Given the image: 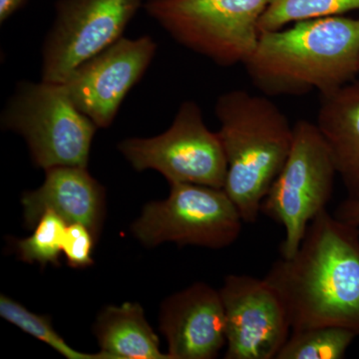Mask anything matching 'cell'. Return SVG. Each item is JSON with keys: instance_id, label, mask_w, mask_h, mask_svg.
<instances>
[{"instance_id": "obj_1", "label": "cell", "mask_w": 359, "mask_h": 359, "mask_svg": "<svg viewBox=\"0 0 359 359\" xmlns=\"http://www.w3.org/2000/svg\"><path fill=\"white\" fill-rule=\"evenodd\" d=\"M264 280L280 297L292 330L339 327L359 337V229L327 211L309 224L294 256Z\"/></svg>"}, {"instance_id": "obj_2", "label": "cell", "mask_w": 359, "mask_h": 359, "mask_svg": "<svg viewBox=\"0 0 359 359\" xmlns=\"http://www.w3.org/2000/svg\"><path fill=\"white\" fill-rule=\"evenodd\" d=\"M244 65L268 95L330 93L359 72V18L330 16L261 32Z\"/></svg>"}, {"instance_id": "obj_3", "label": "cell", "mask_w": 359, "mask_h": 359, "mask_svg": "<svg viewBox=\"0 0 359 359\" xmlns=\"http://www.w3.org/2000/svg\"><path fill=\"white\" fill-rule=\"evenodd\" d=\"M217 132L228 172L224 190L245 223H255L262 202L292 149L294 126L273 101L245 90L219 97Z\"/></svg>"}, {"instance_id": "obj_4", "label": "cell", "mask_w": 359, "mask_h": 359, "mask_svg": "<svg viewBox=\"0 0 359 359\" xmlns=\"http://www.w3.org/2000/svg\"><path fill=\"white\" fill-rule=\"evenodd\" d=\"M2 129L23 137L35 166L87 168L98 127L77 109L62 83L20 82L1 115Z\"/></svg>"}, {"instance_id": "obj_5", "label": "cell", "mask_w": 359, "mask_h": 359, "mask_svg": "<svg viewBox=\"0 0 359 359\" xmlns=\"http://www.w3.org/2000/svg\"><path fill=\"white\" fill-rule=\"evenodd\" d=\"M271 0H147L144 9L178 43L224 67L250 58Z\"/></svg>"}, {"instance_id": "obj_6", "label": "cell", "mask_w": 359, "mask_h": 359, "mask_svg": "<svg viewBox=\"0 0 359 359\" xmlns=\"http://www.w3.org/2000/svg\"><path fill=\"white\" fill-rule=\"evenodd\" d=\"M337 175L318 125L306 120L295 123L289 157L261 205L262 214L283 226L282 257L294 256L311 222L327 209Z\"/></svg>"}, {"instance_id": "obj_7", "label": "cell", "mask_w": 359, "mask_h": 359, "mask_svg": "<svg viewBox=\"0 0 359 359\" xmlns=\"http://www.w3.org/2000/svg\"><path fill=\"white\" fill-rule=\"evenodd\" d=\"M167 199L149 203L132 226L147 247L163 243L224 249L240 237L243 218L224 189L174 183Z\"/></svg>"}, {"instance_id": "obj_8", "label": "cell", "mask_w": 359, "mask_h": 359, "mask_svg": "<svg viewBox=\"0 0 359 359\" xmlns=\"http://www.w3.org/2000/svg\"><path fill=\"white\" fill-rule=\"evenodd\" d=\"M136 171L155 170L170 184L188 183L224 189L226 164L217 132L208 128L199 105L185 101L171 127L152 138H128L118 145Z\"/></svg>"}, {"instance_id": "obj_9", "label": "cell", "mask_w": 359, "mask_h": 359, "mask_svg": "<svg viewBox=\"0 0 359 359\" xmlns=\"http://www.w3.org/2000/svg\"><path fill=\"white\" fill-rule=\"evenodd\" d=\"M143 0H58L42 47L41 80L63 83L75 68L121 39Z\"/></svg>"}, {"instance_id": "obj_10", "label": "cell", "mask_w": 359, "mask_h": 359, "mask_svg": "<svg viewBox=\"0 0 359 359\" xmlns=\"http://www.w3.org/2000/svg\"><path fill=\"white\" fill-rule=\"evenodd\" d=\"M156 52L157 43L149 35L136 39L122 37L75 68L63 86L78 110L98 128H108Z\"/></svg>"}, {"instance_id": "obj_11", "label": "cell", "mask_w": 359, "mask_h": 359, "mask_svg": "<svg viewBox=\"0 0 359 359\" xmlns=\"http://www.w3.org/2000/svg\"><path fill=\"white\" fill-rule=\"evenodd\" d=\"M226 314V359H276L292 327L280 297L264 278L229 275L219 290Z\"/></svg>"}, {"instance_id": "obj_12", "label": "cell", "mask_w": 359, "mask_h": 359, "mask_svg": "<svg viewBox=\"0 0 359 359\" xmlns=\"http://www.w3.org/2000/svg\"><path fill=\"white\" fill-rule=\"evenodd\" d=\"M160 330L172 359H212L226 344V314L219 290L196 283L163 304Z\"/></svg>"}, {"instance_id": "obj_13", "label": "cell", "mask_w": 359, "mask_h": 359, "mask_svg": "<svg viewBox=\"0 0 359 359\" xmlns=\"http://www.w3.org/2000/svg\"><path fill=\"white\" fill-rule=\"evenodd\" d=\"M25 226L33 229L47 212L59 215L66 224H82L100 235L105 215V190L86 168L60 166L45 171L44 183L21 198Z\"/></svg>"}, {"instance_id": "obj_14", "label": "cell", "mask_w": 359, "mask_h": 359, "mask_svg": "<svg viewBox=\"0 0 359 359\" xmlns=\"http://www.w3.org/2000/svg\"><path fill=\"white\" fill-rule=\"evenodd\" d=\"M347 198L359 199V80L321 95L318 122Z\"/></svg>"}, {"instance_id": "obj_15", "label": "cell", "mask_w": 359, "mask_h": 359, "mask_svg": "<svg viewBox=\"0 0 359 359\" xmlns=\"http://www.w3.org/2000/svg\"><path fill=\"white\" fill-rule=\"evenodd\" d=\"M94 332L108 359H172L160 351V340L140 304L108 306L97 318Z\"/></svg>"}, {"instance_id": "obj_16", "label": "cell", "mask_w": 359, "mask_h": 359, "mask_svg": "<svg viewBox=\"0 0 359 359\" xmlns=\"http://www.w3.org/2000/svg\"><path fill=\"white\" fill-rule=\"evenodd\" d=\"M358 337L339 327L292 330L276 359H341Z\"/></svg>"}, {"instance_id": "obj_17", "label": "cell", "mask_w": 359, "mask_h": 359, "mask_svg": "<svg viewBox=\"0 0 359 359\" xmlns=\"http://www.w3.org/2000/svg\"><path fill=\"white\" fill-rule=\"evenodd\" d=\"M354 11H359V0H271L259 21V32H273L299 21Z\"/></svg>"}, {"instance_id": "obj_18", "label": "cell", "mask_w": 359, "mask_h": 359, "mask_svg": "<svg viewBox=\"0 0 359 359\" xmlns=\"http://www.w3.org/2000/svg\"><path fill=\"white\" fill-rule=\"evenodd\" d=\"M0 316L35 339L50 346L59 353L69 359H108L105 354L85 353L75 351L66 344L52 325L50 316L32 313L20 302L9 299L6 295L0 297Z\"/></svg>"}, {"instance_id": "obj_19", "label": "cell", "mask_w": 359, "mask_h": 359, "mask_svg": "<svg viewBox=\"0 0 359 359\" xmlns=\"http://www.w3.org/2000/svg\"><path fill=\"white\" fill-rule=\"evenodd\" d=\"M67 224L54 212H45L37 222L30 237L18 241L16 247L20 259L26 263L59 266L63 238Z\"/></svg>"}, {"instance_id": "obj_20", "label": "cell", "mask_w": 359, "mask_h": 359, "mask_svg": "<svg viewBox=\"0 0 359 359\" xmlns=\"http://www.w3.org/2000/svg\"><path fill=\"white\" fill-rule=\"evenodd\" d=\"M94 240L93 233L84 224H67L62 252L71 268L85 269L93 264Z\"/></svg>"}, {"instance_id": "obj_21", "label": "cell", "mask_w": 359, "mask_h": 359, "mask_svg": "<svg viewBox=\"0 0 359 359\" xmlns=\"http://www.w3.org/2000/svg\"><path fill=\"white\" fill-rule=\"evenodd\" d=\"M337 218L359 229V199H347L340 202L334 212Z\"/></svg>"}, {"instance_id": "obj_22", "label": "cell", "mask_w": 359, "mask_h": 359, "mask_svg": "<svg viewBox=\"0 0 359 359\" xmlns=\"http://www.w3.org/2000/svg\"><path fill=\"white\" fill-rule=\"evenodd\" d=\"M27 0H0V21L4 23L13 15Z\"/></svg>"}]
</instances>
